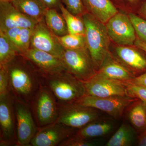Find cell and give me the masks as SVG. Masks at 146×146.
Returning <instances> with one entry per match:
<instances>
[{
	"label": "cell",
	"instance_id": "1",
	"mask_svg": "<svg viewBox=\"0 0 146 146\" xmlns=\"http://www.w3.org/2000/svg\"><path fill=\"white\" fill-rule=\"evenodd\" d=\"M8 73L9 92L15 99L29 106L32 100L44 83L42 74L15 58L5 65Z\"/></svg>",
	"mask_w": 146,
	"mask_h": 146
},
{
	"label": "cell",
	"instance_id": "2",
	"mask_svg": "<svg viewBox=\"0 0 146 146\" xmlns=\"http://www.w3.org/2000/svg\"><path fill=\"white\" fill-rule=\"evenodd\" d=\"M82 18L86 30V48L97 72L110 52V39L105 24L87 11L82 16Z\"/></svg>",
	"mask_w": 146,
	"mask_h": 146
},
{
	"label": "cell",
	"instance_id": "3",
	"mask_svg": "<svg viewBox=\"0 0 146 146\" xmlns=\"http://www.w3.org/2000/svg\"><path fill=\"white\" fill-rule=\"evenodd\" d=\"M42 76L59 103H73L85 95L83 82L67 71Z\"/></svg>",
	"mask_w": 146,
	"mask_h": 146
},
{
	"label": "cell",
	"instance_id": "4",
	"mask_svg": "<svg viewBox=\"0 0 146 146\" xmlns=\"http://www.w3.org/2000/svg\"><path fill=\"white\" fill-rule=\"evenodd\" d=\"M38 129L55 122L59 114V104L52 92L43 83L30 104Z\"/></svg>",
	"mask_w": 146,
	"mask_h": 146
},
{
	"label": "cell",
	"instance_id": "5",
	"mask_svg": "<svg viewBox=\"0 0 146 146\" xmlns=\"http://www.w3.org/2000/svg\"><path fill=\"white\" fill-rule=\"evenodd\" d=\"M62 60L67 72L82 81L88 80L97 73L87 48H65Z\"/></svg>",
	"mask_w": 146,
	"mask_h": 146
},
{
	"label": "cell",
	"instance_id": "6",
	"mask_svg": "<svg viewBox=\"0 0 146 146\" xmlns=\"http://www.w3.org/2000/svg\"><path fill=\"white\" fill-rule=\"evenodd\" d=\"M59 104V114L56 122L79 129L100 119L99 110L73 103Z\"/></svg>",
	"mask_w": 146,
	"mask_h": 146
},
{
	"label": "cell",
	"instance_id": "7",
	"mask_svg": "<svg viewBox=\"0 0 146 146\" xmlns=\"http://www.w3.org/2000/svg\"><path fill=\"white\" fill-rule=\"evenodd\" d=\"M0 146H17L14 99L9 92L0 96Z\"/></svg>",
	"mask_w": 146,
	"mask_h": 146
},
{
	"label": "cell",
	"instance_id": "8",
	"mask_svg": "<svg viewBox=\"0 0 146 146\" xmlns=\"http://www.w3.org/2000/svg\"><path fill=\"white\" fill-rule=\"evenodd\" d=\"M137 99L127 96L102 98L85 94L75 103L96 108L118 119L122 117L129 105Z\"/></svg>",
	"mask_w": 146,
	"mask_h": 146
},
{
	"label": "cell",
	"instance_id": "9",
	"mask_svg": "<svg viewBox=\"0 0 146 146\" xmlns=\"http://www.w3.org/2000/svg\"><path fill=\"white\" fill-rule=\"evenodd\" d=\"M110 40L119 46H131L136 41L135 29L128 15L118 12L105 24Z\"/></svg>",
	"mask_w": 146,
	"mask_h": 146
},
{
	"label": "cell",
	"instance_id": "10",
	"mask_svg": "<svg viewBox=\"0 0 146 146\" xmlns=\"http://www.w3.org/2000/svg\"><path fill=\"white\" fill-rule=\"evenodd\" d=\"M14 99L17 126V146H30L38 127L29 106Z\"/></svg>",
	"mask_w": 146,
	"mask_h": 146
},
{
	"label": "cell",
	"instance_id": "11",
	"mask_svg": "<svg viewBox=\"0 0 146 146\" xmlns=\"http://www.w3.org/2000/svg\"><path fill=\"white\" fill-rule=\"evenodd\" d=\"M83 82L86 95L102 98L127 96V82L104 77L97 73Z\"/></svg>",
	"mask_w": 146,
	"mask_h": 146
},
{
	"label": "cell",
	"instance_id": "12",
	"mask_svg": "<svg viewBox=\"0 0 146 146\" xmlns=\"http://www.w3.org/2000/svg\"><path fill=\"white\" fill-rule=\"evenodd\" d=\"M77 130L55 122L38 129L31 142L30 146H59L63 141L74 135Z\"/></svg>",
	"mask_w": 146,
	"mask_h": 146
},
{
	"label": "cell",
	"instance_id": "13",
	"mask_svg": "<svg viewBox=\"0 0 146 146\" xmlns=\"http://www.w3.org/2000/svg\"><path fill=\"white\" fill-rule=\"evenodd\" d=\"M31 46L32 48L49 53L61 59L65 49L58 40L57 36L43 21L39 22L33 29Z\"/></svg>",
	"mask_w": 146,
	"mask_h": 146
},
{
	"label": "cell",
	"instance_id": "14",
	"mask_svg": "<svg viewBox=\"0 0 146 146\" xmlns=\"http://www.w3.org/2000/svg\"><path fill=\"white\" fill-rule=\"evenodd\" d=\"M38 23L21 13L11 3L0 2V30L15 28L33 29Z\"/></svg>",
	"mask_w": 146,
	"mask_h": 146
},
{
	"label": "cell",
	"instance_id": "15",
	"mask_svg": "<svg viewBox=\"0 0 146 146\" xmlns=\"http://www.w3.org/2000/svg\"><path fill=\"white\" fill-rule=\"evenodd\" d=\"M22 56L36 66L42 75L67 71L62 59L46 52L30 48Z\"/></svg>",
	"mask_w": 146,
	"mask_h": 146
},
{
	"label": "cell",
	"instance_id": "16",
	"mask_svg": "<svg viewBox=\"0 0 146 146\" xmlns=\"http://www.w3.org/2000/svg\"><path fill=\"white\" fill-rule=\"evenodd\" d=\"M111 53L136 77L146 71V58L135 48L119 45L115 47L113 53Z\"/></svg>",
	"mask_w": 146,
	"mask_h": 146
},
{
	"label": "cell",
	"instance_id": "17",
	"mask_svg": "<svg viewBox=\"0 0 146 146\" xmlns=\"http://www.w3.org/2000/svg\"><path fill=\"white\" fill-rule=\"evenodd\" d=\"M96 73L104 77L126 82L130 81L136 77L114 58L110 52Z\"/></svg>",
	"mask_w": 146,
	"mask_h": 146
},
{
	"label": "cell",
	"instance_id": "18",
	"mask_svg": "<svg viewBox=\"0 0 146 146\" xmlns=\"http://www.w3.org/2000/svg\"><path fill=\"white\" fill-rule=\"evenodd\" d=\"M87 12L106 24L119 12L111 0H82Z\"/></svg>",
	"mask_w": 146,
	"mask_h": 146
},
{
	"label": "cell",
	"instance_id": "19",
	"mask_svg": "<svg viewBox=\"0 0 146 146\" xmlns=\"http://www.w3.org/2000/svg\"><path fill=\"white\" fill-rule=\"evenodd\" d=\"M33 29H34L15 28L1 31L5 34L18 54L23 55L30 48Z\"/></svg>",
	"mask_w": 146,
	"mask_h": 146
},
{
	"label": "cell",
	"instance_id": "20",
	"mask_svg": "<svg viewBox=\"0 0 146 146\" xmlns=\"http://www.w3.org/2000/svg\"><path fill=\"white\" fill-rule=\"evenodd\" d=\"M115 127L112 121L95 120L81 128L78 129L75 135L85 139H94L109 134Z\"/></svg>",
	"mask_w": 146,
	"mask_h": 146
},
{
	"label": "cell",
	"instance_id": "21",
	"mask_svg": "<svg viewBox=\"0 0 146 146\" xmlns=\"http://www.w3.org/2000/svg\"><path fill=\"white\" fill-rule=\"evenodd\" d=\"M131 124L139 134L146 131V103L139 99L132 102L126 109Z\"/></svg>",
	"mask_w": 146,
	"mask_h": 146
},
{
	"label": "cell",
	"instance_id": "22",
	"mask_svg": "<svg viewBox=\"0 0 146 146\" xmlns=\"http://www.w3.org/2000/svg\"><path fill=\"white\" fill-rule=\"evenodd\" d=\"M11 3L21 13L38 22L44 19L48 9L42 0H13Z\"/></svg>",
	"mask_w": 146,
	"mask_h": 146
},
{
	"label": "cell",
	"instance_id": "23",
	"mask_svg": "<svg viewBox=\"0 0 146 146\" xmlns=\"http://www.w3.org/2000/svg\"><path fill=\"white\" fill-rule=\"evenodd\" d=\"M136 131L132 126L123 123L108 141L106 146H129L136 141Z\"/></svg>",
	"mask_w": 146,
	"mask_h": 146
},
{
	"label": "cell",
	"instance_id": "24",
	"mask_svg": "<svg viewBox=\"0 0 146 146\" xmlns=\"http://www.w3.org/2000/svg\"><path fill=\"white\" fill-rule=\"evenodd\" d=\"M44 20L46 25L56 36H63L69 33L64 17L56 9L48 8L45 13Z\"/></svg>",
	"mask_w": 146,
	"mask_h": 146
},
{
	"label": "cell",
	"instance_id": "25",
	"mask_svg": "<svg viewBox=\"0 0 146 146\" xmlns=\"http://www.w3.org/2000/svg\"><path fill=\"white\" fill-rule=\"evenodd\" d=\"M59 8L65 19L69 34L85 35V27L82 16H75L60 3Z\"/></svg>",
	"mask_w": 146,
	"mask_h": 146
},
{
	"label": "cell",
	"instance_id": "26",
	"mask_svg": "<svg viewBox=\"0 0 146 146\" xmlns=\"http://www.w3.org/2000/svg\"><path fill=\"white\" fill-rule=\"evenodd\" d=\"M18 54L5 34L0 31V67L10 63Z\"/></svg>",
	"mask_w": 146,
	"mask_h": 146
},
{
	"label": "cell",
	"instance_id": "27",
	"mask_svg": "<svg viewBox=\"0 0 146 146\" xmlns=\"http://www.w3.org/2000/svg\"><path fill=\"white\" fill-rule=\"evenodd\" d=\"M56 36L64 48L75 49L86 48L85 35L68 33L63 36Z\"/></svg>",
	"mask_w": 146,
	"mask_h": 146
},
{
	"label": "cell",
	"instance_id": "28",
	"mask_svg": "<svg viewBox=\"0 0 146 146\" xmlns=\"http://www.w3.org/2000/svg\"><path fill=\"white\" fill-rule=\"evenodd\" d=\"M128 16L138 39L146 43V20L132 13H129Z\"/></svg>",
	"mask_w": 146,
	"mask_h": 146
},
{
	"label": "cell",
	"instance_id": "29",
	"mask_svg": "<svg viewBox=\"0 0 146 146\" xmlns=\"http://www.w3.org/2000/svg\"><path fill=\"white\" fill-rule=\"evenodd\" d=\"M66 9L73 15L82 16L86 12L82 0H62Z\"/></svg>",
	"mask_w": 146,
	"mask_h": 146
},
{
	"label": "cell",
	"instance_id": "30",
	"mask_svg": "<svg viewBox=\"0 0 146 146\" xmlns=\"http://www.w3.org/2000/svg\"><path fill=\"white\" fill-rule=\"evenodd\" d=\"M127 96L141 100L146 103V88L127 82Z\"/></svg>",
	"mask_w": 146,
	"mask_h": 146
},
{
	"label": "cell",
	"instance_id": "31",
	"mask_svg": "<svg viewBox=\"0 0 146 146\" xmlns=\"http://www.w3.org/2000/svg\"><path fill=\"white\" fill-rule=\"evenodd\" d=\"M98 143L93 139H85L76 136L75 134L65 141L59 146H94Z\"/></svg>",
	"mask_w": 146,
	"mask_h": 146
},
{
	"label": "cell",
	"instance_id": "32",
	"mask_svg": "<svg viewBox=\"0 0 146 146\" xmlns=\"http://www.w3.org/2000/svg\"><path fill=\"white\" fill-rule=\"evenodd\" d=\"M8 73L5 66L0 67V96L9 93Z\"/></svg>",
	"mask_w": 146,
	"mask_h": 146
},
{
	"label": "cell",
	"instance_id": "33",
	"mask_svg": "<svg viewBox=\"0 0 146 146\" xmlns=\"http://www.w3.org/2000/svg\"><path fill=\"white\" fill-rule=\"evenodd\" d=\"M128 82L146 88V72L136 77L133 80Z\"/></svg>",
	"mask_w": 146,
	"mask_h": 146
},
{
	"label": "cell",
	"instance_id": "34",
	"mask_svg": "<svg viewBox=\"0 0 146 146\" xmlns=\"http://www.w3.org/2000/svg\"><path fill=\"white\" fill-rule=\"evenodd\" d=\"M42 2L48 9L59 8L60 4V0H42Z\"/></svg>",
	"mask_w": 146,
	"mask_h": 146
},
{
	"label": "cell",
	"instance_id": "35",
	"mask_svg": "<svg viewBox=\"0 0 146 146\" xmlns=\"http://www.w3.org/2000/svg\"><path fill=\"white\" fill-rule=\"evenodd\" d=\"M138 146H146V131L139 134L138 137Z\"/></svg>",
	"mask_w": 146,
	"mask_h": 146
},
{
	"label": "cell",
	"instance_id": "36",
	"mask_svg": "<svg viewBox=\"0 0 146 146\" xmlns=\"http://www.w3.org/2000/svg\"><path fill=\"white\" fill-rule=\"evenodd\" d=\"M134 45L139 49L141 50L146 53V43L137 38L135 41Z\"/></svg>",
	"mask_w": 146,
	"mask_h": 146
},
{
	"label": "cell",
	"instance_id": "37",
	"mask_svg": "<svg viewBox=\"0 0 146 146\" xmlns=\"http://www.w3.org/2000/svg\"><path fill=\"white\" fill-rule=\"evenodd\" d=\"M139 12L143 18L146 20V1L144 2L140 6Z\"/></svg>",
	"mask_w": 146,
	"mask_h": 146
},
{
	"label": "cell",
	"instance_id": "38",
	"mask_svg": "<svg viewBox=\"0 0 146 146\" xmlns=\"http://www.w3.org/2000/svg\"><path fill=\"white\" fill-rule=\"evenodd\" d=\"M130 5L136 6L140 5V6L146 0H123Z\"/></svg>",
	"mask_w": 146,
	"mask_h": 146
},
{
	"label": "cell",
	"instance_id": "39",
	"mask_svg": "<svg viewBox=\"0 0 146 146\" xmlns=\"http://www.w3.org/2000/svg\"><path fill=\"white\" fill-rule=\"evenodd\" d=\"M13 0H0V2H11Z\"/></svg>",
	"mask_w": 146,
	"mask_h": 146
}]
</instances>
